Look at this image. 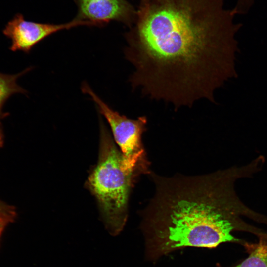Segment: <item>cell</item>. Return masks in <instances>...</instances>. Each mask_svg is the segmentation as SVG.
Returning <instances> with one entry per match:
<instances>
[{
    "mask_svg": "<svg viewBox=\"0 0 267 267\" xmlns=\"http://www.w3.org/2000/svg\"><path fill=\"white\" fill-rule=\"evenodd\" d=\"M150 0H140L139 8L137 10V14H142L147 9Z\"/></svg>",
    "mask_w": 267,
    "mask_h": 267,
    "instance_id": "11",
    "label": "cell"
},
{
    "mask_svg": "<svg viewBox=\"0 0 267 267\" xmlns=\"http://www.w3.org/2000/svg\"><path fill=\"white\" fill-rule=\"evenodd\" d=\"M31 69L27 68L16 74H5L0 73V118L2 117V108L6 100L13 94L25 93L26 91L17 83V79Z\"/></svg>",
    "mask_w": 267,
    "mask_h": 267,
    "instance_id": "8",
    "label": "cell"
},
{
    "mask_svg": "<svg viewBox=\"0 0 267 267\" xmlns=\"http://www.w3.org/2000/svg\"><path fill=\"white\" fill-rule=\"evenodd\" d=\"M100 126L98 161L88 184L99 203L106 228L111 235L117 236L126 223L129 194L138 175L125 168L121 152L103 122Z\"/></svg>",
    "mask_w": 267,
    "mask_h": 267,
    "instance_id": "3",
    "label": "cell"
},
{
    "mask_svg": "<svg viewBox=\"0 0 267 267\" xmlns=\"http://www.w3.org/2000/svg\"><path fill=\"white\" fill-rule=\"evenodd\" d=\"M225 0H150L125 34L133 89L175 109L214 102L215 90L235 74L241 27Z\"/></svg>",
    "mask_w": 267,
    "mask_h": 267,
    "instance_id": "1",
    "label": "cell"
},
{
    "mask_svg": "<svg viewBox=\"0 0 267 267\" xmlns=\"http://www.w3.org/2000/svg\"><path fill=\"white\" fill-rule=\"evenodd\" d=\"M75 18L101 27L111 21L121 22L130 28L135 23L137 10L126 0H75Z\"/></svg>",
    "mask_w": 267,
    "mask_h": 267,
    "instance_id": "6",
    "label": "cell"
},
{
    "mask_svg": "<svg viewBox=\"0 0 267 267\" xmlns=\"http://www.w3.org/2000/svg\"><path fill=\"white\" fill-rule=\"evenodd\" d=\"M82 90L90 96L109 124L114 139L121 150L125 168L137 175L150 173L141 141L142 134L146 129V117L140 116L132 119L120 114L105 103L85 82L82 84Z\"/></svg>",
    "mask_w": 267,
    "mask_h": 267,
    "instance_id": "4",
    "label": "cell"
},
{
    "mask_svg": "<svg viewBox=\"0 0 267 267\" xmlns=\"http://www.w3.org/2000/svg\"><path fill=\"white\" fill-rule=\"evenodd\" d=\"M258 242L250 243L245 249L248 257L236 265L227 267H267V231L258 237ZM216 267H222L220 264Z\"/></svg>",
    "mask_w": 267,
    "mask_h": 267,
    "instance_id": "7",
    "label": "cell"
},
{
    "mask_svg": "<svg viewBox=\"0 0 267 267\" xmlns=\"http://www.w3.org/2000/svg\"><path fill=\"white\" fill-rule=\"evenodd\" d=\"M251 175L248 164L197 176L164 177L151 172L155 191L140 212L145 260L155 263L178 250L212 249L227 242L245 248L249 242L234 232L263 234L265 231L243 218L265 224L267 215L247 207L234 188L237 179Z\"/></svg>",
    "mask_w": 267,
    "mask_h": 267,
    "instance_id": "2",
    "label": "cell"
},
{
    "mask_svg": "<svg viewBox=\"0 0 267 267\" xmlns=\"http://www.w3.org/2000/svg\"><path fill=\"white\" fill-rule=\"evenodd\" d=\"M3 143V133H2L1 125L0 124V148L1 147V146H2Z\"/></svg>",
    "mask_w": 267,
    "mask_h": 267,
    "instance_id": "12",
    "label": "cell"
},
{
    "mask_svg": "<svg viewBox=\"0 0 267 267\" xmlns=\"http://www.w3.org/2000/svg\"><path fill=\"white\" fill-rule=\"evenodd\" d=\"M16 216L15 208L0 200V217L5 218L13 222Z\"/></svg>",
    "mask_w": 267,
    "mask_h": 267,
    "instance_id": "9",
    "label": "cell"
},
{
    "mask_svg": "<svg viewBox=\"0 0 267 267\" xmlns=\"http://www.w3.org/2000/svg\"><path fill=\"white\" fill-rule=\"evenodd\" d=\"M85 25L96 26L93 23L75 18L59 24L37 23L26 20L19 14L7 24L3 32L11 41V50L28 53L39 42L57 32Z\"/></svg>",
    "mask_w": 267,
    "mask_h": 267,
    "instance_id": "5",
    "label": "cell"
},
{
    "mask_svg": "<svg viewBox=\"0 0 267 267\" xmlns=\"http://www.w3.org/2000/svg\"><path fill=\"white\" fill-rule=\"evenodd\" d=\"M13 222L11 220L3 217H0V239L5 228L9 223Z\"/></svg>",
    "mask_w": 267,
    "mask_h": 267,
    "instance_id": "10",
    "label": "cell"
}]
</instances>
